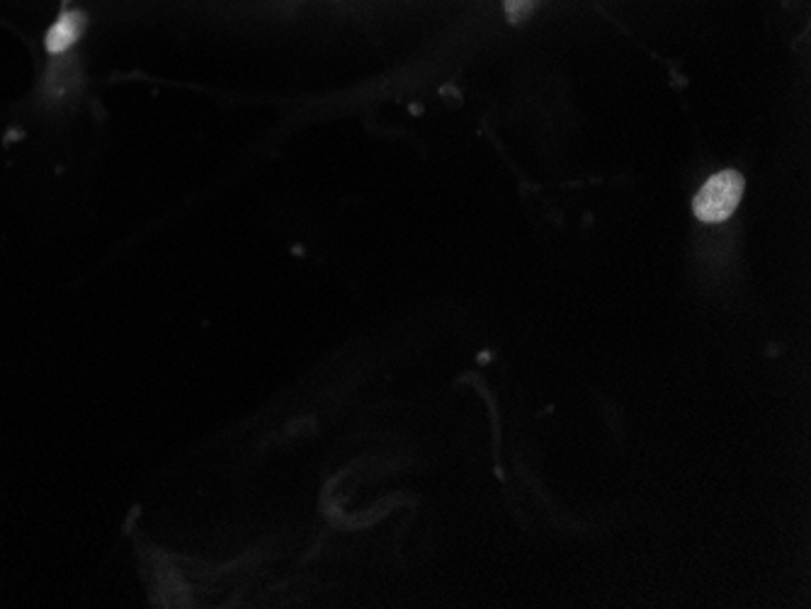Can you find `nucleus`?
Instances as JSON below:
<instances>
[{
    "instance_id": "obj_1",
    "label": "nucleus",
    "mask_w": 811,
    "mask_h": 609,
    "mask_svg": "<svg viewBox=\"0 0 811 609\" xmlns=\"http://www.w3.org/2000/svg\"><path fill=\"white\" fill-rule=\"evenodd\" d=\"M743 184L746 182H743V176L736 170H722V173L712 176L695 194V217L704 223L726 221L741 202Z\"/></svg>"
},
{
    "instance_id": "obj_2",
    "label": "nucleus",
    "mask_w": 811,
    "mask_h": 609,
    "mask_svg": "<svg viewBox=\"0 0 811 609\" xmlns=\"http://www.w3.org/2000/svg\"><path fill=\"white\" fill-rule=\"evenodd\" d=\"M76 20H78L76 16H66V18L57 24V28L49 32V37H47V47H49V51H61V49H66V47H69V44L73 42L76 34H78V24H76Z\"/></svg>"
}]
</instances>
